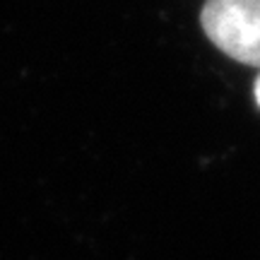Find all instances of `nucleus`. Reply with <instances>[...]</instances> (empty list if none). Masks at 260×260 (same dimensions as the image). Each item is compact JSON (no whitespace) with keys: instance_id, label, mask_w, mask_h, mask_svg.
Segmentation results:
<instances>
[{"instance_id":"obj_1","label":"nucleus","mask_w":260,"mask_h":260,"mask_svg":"<svg viewBox=\"0 0 260 260\" xmlns=\"http://www.w3.org/2000/svg\"><path fill=\"white\" fill-rule=\"evenodd\" d=\"M200 27L224 56L260 68V0H205Z\"/></svg>"},{"instance_id":"obj_2","label":"nucleus","mask_w":260,"mask_h":260,"mask_svg":"<svg viewBox=\"0 0 260 260\" xmlns=\"http://www.w3.org/2000/svg\"><path fill=\"white\" fill-rule=\"evenodd\" d=\"M253 94H255V102H258V106H260V75L255 77V87H253Z\"/></svg>"}]
</instances>
